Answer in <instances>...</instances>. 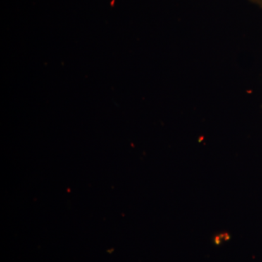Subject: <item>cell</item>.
<instances>
[{
	"instance_id": "obj_1",
	"label": "cell",
	"mask_w": 262,
	"mask_h": 262,
	"mask_svg": "<svg viewBox=\"0 0 262 262\" xmlns=\"http://www.w3.org/2000/svg\"><path fill=\"white\" fill-rule=\"evenodd\" d=\"M249 1H251L253 4L258 5V7L262 8V0H249Z\"/></svg>"
}]
</instances>
